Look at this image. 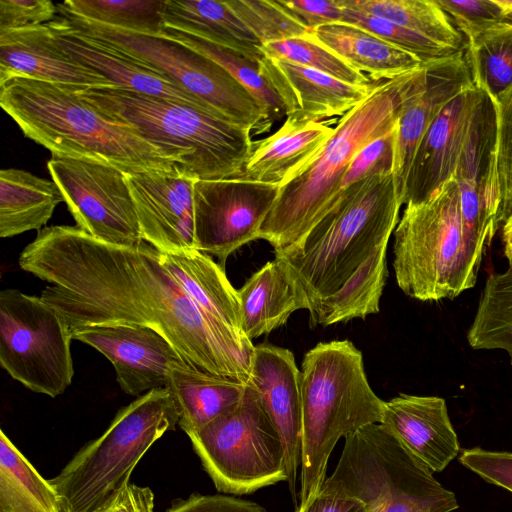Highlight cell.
I'll return each mask as SVG.
<instances>
[{
    "label": "cell",
    "mask_w": 512,
    "mask_h": 512,
    "mask_svg": "<svg viewBox=\"0 0 512 512\" xmlns=\"http://www.w3.org/2000/svg\"><path fill=\"white\" fill-rule=\"evenodd\" d=\"M301 398L298 508L308 505L321 490L329 457L340 438L381 423L385 402L369 385L362 353L349 340L320 342L305 354Z\"/></svg>",
    "instance_id": "cell-5"
},
{
    "label": "cell",
    "mask_w": 512,
    "mask_h": 512,
    "mask_svg": "<svg viewBox=\"0 0 512 512\" xmlns=\"http://www.w3.org/2000/svg\"><path fill=\"white\" fill-rule=\"evenodd\" d=\"M486 247L465 223L452 178L427 200L406 204L394 230L397 284L420 301L454 299L475 286Z\"/></svg>",
    "instance_id": "cell-7"
},
{
    "label": "cell",
    "mask_w": 512,
    "mask_h": 512,
    "mask_svg": "<svg viewBox=\"0 0 512 512\" xmlns=\"http://www.w3.org/2000/svg\"><path fill=\"white\" fill-rule=\"evenodd\" d=\"M265 57L279 58L326 73L334 78L353 85L373 84L363 73L320 43L311 32L265 43L261 46Z\"/></svg>",
    "instance_id": "cell-39"
},
{
    "label": "cell",
    "mask_w": 512,
    "mask_h": 512,
    "mask_svg": "<svg viewBox=\"0 0 512 512\" xmlns=\"http://www.w3.org/2000/svg\"><path fill=\"white\" fill-rule=\"evenodd\" d=\"M474 350H503L512 365V269L491 273L467 331Z\"/></svg>",
    "instance_id": "cell-35"
},
{
    "label": "cell",
    "mask_w": 512,
    "mask_h": 512,
    "mask_svg": "<svg viewBox=\"0 0 512 512\" xmlns=\"http://www.w3.org/2000/svg\"><path fill=\"white\" fill-rule=\"evenodd\" d=\"M64 197L53 182L27 171H0V237L41 230Z\"/></svg>",
    "instance_id": "cell-31"
},
{
    "label": "cell",
    "mask_w": 512,
    "mask_h": 512,
    "mask_svg": "<svg viewBox=\"0 0 512 512\" xmlns=\"http://www.w3.org/2000/svg\"><path fill=\"white\" fill-rule=\"evenodd\" d=\"M296 512H367V509L356 498L321 488L308 505L297 508Z\"/></svg>",
    "instance_id": "cell-49"
},
{
    "label": "cell",
    "mask_w": 512,
    "mask_h": 512,
    "mask_svg": "<svg viewBox=\"0 0 512 512\" xmlns=\"http://www.w3.org/2000/svg\"><path fill=\"white\" fill-rule=\"evenodd\" d=\"M333 130L324 121L287 116L274 134L253 141L250 157L236 179L284 185L311 162Z\"/></svg>",
    "instance_id": "cell-25"
},
{
    "label": "cell",
    "mask_w": 512,
    "mask_h": 512,
    "mask_svg": "<svg viewBox=\"0 0 512 512\" xmlns=\"http://www.w3.org/2000/svg\"><path fill=\"white\" fill-rule=\"evenodd\" d=\"M311 34L355 70L370 80L384 82L424 66L415 55L350 23L320 26Z\"/></svg>",
    "instance_id": "cell-29"
},
{
    "label": "cell",
    "mask_w": 512,
    "mask_h": 512,
    "mask_svg": "<svg viewBox=\"0 0 512 512\" xmlns=\"http://www.w3.org/2000/svg\"><path fill=\"white\" fill-rule=\"evenodd\" d=\"M165 512H267L259 504L224 495L193 493L174 500Z\"/></svg>",
    "instance_id": "cell-48"
},
{
    "label": "cell",
    "mask_w": 512,
    "mask_h": 512,
    "mask_svg": "<svg viewBox=\"0 0 512 512\" xmlns=\"http://www.w3.org/2000/svg\"><path fill=\"white\" fill-rule=\"evenodd\" d=\"M0 512H60L58 495L0 431Z\"/></svg>",
    "instance_id": "cell-34"
},
{
    "label": "cell",
    "mask_w": 512,
    "mask_h": 512,
    "mask_svg": "<svg viewBox=\"0 0 512 512\" xmlns=\"http://www.w3.org/2000/svg\"><path fill=\"white\" fill-rule=\"evenodd\" d=\"M459 461L485 481L512 493V453L475 447L463 450Z\"/></svg>",
    "instance_id": "cell-45"
},
{
    "label": "cell",
    "mask_w": 512,
    "mask_h": 512,
    "mask_svg": "<svg viewBox=\"0 0 512 512\" xmlns=\"http://www.w3.org/2000/svg\"><path fill=\"white\" fill-rule=\"evenodd\" d=\"M238 296L242 330L251 341L284 325L293 312L311 308L305 290L281 257L253 273Z\"/></svg>",
    "instance_id": "cell-26"
},
{
    "label": "cell",
    "mask_w": 512,
    "mask_h": 512,
    "mask_svg": "<svg viewBox=\"0 0 512 512\" xmlns=\"http://www.w3.org/2000/svg\"><path fill=\"white\" fill-rule=\"evenodd\" d=\"M60 15L76 32L155 71L216 115L250 130L252 135L269 130L265 113L251 92L204 54L167 37L131 33Z\"/></svg>",
    "instance_id": "cell-10"
},
{
    "label": "cell",
    "mask_w": 512,
    "mask_h": 512,
    "mask_svg": "<svg viewBox=\"0 0 512 512\" xmlns=\"http://www.w3.org/2000/svg\"><path fill=\"white\" fill-rule=\"evenodd\" d=\"M501 228L504 255L508 261L509 268L512 269V214L504 222Z\"/></svg>",
    "instance_id": "cell-51"
},
{
    "label": "cell",
    "mask_w": 512,
    "mask_h": 512,
    "mask_svg": "<svg viewBox=\"0 0 512 512\" xmlns=\"http://www.w3.org/2000/svg\"><path fill=\"white\" fill-rule=\"evenodd\" d=\"M47 281L40 297L70 332L89 326H142L160 333L189 364L249 383L252 356L225 339L163 265L161 253L102 242L77 226L42 228L19 256Z\"/></svg>",
    "instance_id": "cell-1"
},
{
    "label": "cell",
    "mask_w": 512,
    "mask_h": 512,
    "mask_svg": "<svg viewBox=\"0 0 512 512\" xmlns=\"http://www.w3.org/2000/svg\"><path fill=\"white\" fill-rule=\"evenodd\" d=\"M425 88L402 108L395 132L393 177L400 203L410 166L428 128L458 94L473 86L464 52L425 64Z\"/></svg>",
    "instance_id": "cell-21"
},
{
    "label": "cell",
    "mask_w": 512,
    "mask_h": 512,
    "mask_svg": "<svg viewBox=\"0 0 512 512\" xmlns=\"http://www.w3.org/2000/svg\"><path fill=\"white\" fill-rule=\"evenodd\" d=\"M263 76L281 99L286 117L323 121L363 101L376 84L353 85L290 61L263 57Z\"/></svg>",
    "instance_id": "cell-22"
},
{
    "label": "cell",
    "mask_w": 512,
    "mask_h": 512,
    "mask_svg": "<svg viewBox=\"0 0 512 512\" xmlns=\"http://www.w3.org/2000/svg\"><path fill=\"white\" fill-rule=\"evenodd\" d=\"M71 334L112 363L120 388L131 396L166 387L171 369L185 361L164 336L149 327L89 326Z\"/></svg>",
    "instance_id": "cell-17"
},
{
    "label": "cell",
    "mask_w": 512,
    "mask_h": 512,
    "mask_svg": "<svg viewBox=\"0 0 512 512\" xmlns=\"http://www.w3.org/2000/svg\"><path fill=\"white\" fill-rule=\"evenodd\" d=\"M251 385L279 433L285 451L288 484L295 486L302 459L301 370L287 348L263 343L254 346Z\"/></svg>",
    "instance_id": "cell-18"
},
{
    "label": "cell",
    "mask_w": 512,
    "mask_h": 512,
    "mask_svg": "<svg viewBox=\"0 0 512 512\" xmlns=\"http://www.w3.org/2000/svg\"><path fill=\"white\" fill-rule=\"evenodd\" d=\"M425 85L423 66L377 83L363 101L340 117L311 162L280 186L259 239L268 241L275 254L298 245L336 202L354 156L369 142L393 130L402 108Z\"/></svg>",
    "instance_id": "cell-2"
},
{
    "label": "cell",
    "mask_w": 512,
    "mask_h": 512,
    "mask_svg": "<svg viewBox=\"0 0 512 512\" xmlns=\"http://www.w3.org/2000/svg\"><path fill=\"white\" fill-rule=\"evenodd\" d=\"M507 22L512 23V0H495Z\"/></svg>",
    "instance_id": "cell-52"
},
{
    "label": "cell",
    "mask_w": 512,
    "mask_h": 512,
    "mask_svg": "<svg viewBox=\"0 0 512 512\" xmlns=\"http://www.w3.org/2000/svg\"><path fill=\"white\" fill-rule=\"evenodd\" d=\"M143 240L161 253L194 249L193 188L197 179L181 172L126 173Z\"/></svg>",
    "instance_id": "cell-16"
},
{
    "label": "cell",
    "mask_w": 512,
    "mask_h": 512,
    "mask_svg": "<svg viewBox=\"0 0 512 512\" xmlns=\"http://www.w3.org/2000/svg\"><path fill=\"white\" fill-rule=\"evenodd\" d=\"M58 12L50 0H0V32L47 24Z\"/></svg>",
    "instance_id": "cell-46"
},
{
    "label": "cell",
    "mask_w": 512,
    "mask_h": 512,
    "mask_svg": "<svg viewBox=\"0 0 512 512\" xmlns=\"http://www.w3.org/2000/svg\"><path fill=\"white\" fill-rule=\"evenodd\" d=\"M468 41L507 22L495 0H436Z\"/></svg>",
    "instance_id": "cell-43"
},
{
    "label": "cell",
    "mask_w": 512,
    "mask_h": 512,
    "mask_svg": "<svg viewBox=\"0 0 512 512\" xmlns=\"http://www.w3.org/2000/svg\"><path fill=\"white\" fill-rule=\"evenodd\" d=\"M261 44L301 36L310 31L283 10L277 1H226Z\"/></svg>",
    "instance_id": "cell-41"
},
{
    "label": "cell",
    "mask_w": 512,
    "mask_h": 512,
    "mask_svg": "<svg viewBox=\"0 0 512 512\" xmlns=\"http://www.w3.org/2000/svg\"><path fill=\"white\" fill-rule=\"evenodd\" d=\"M280 7L312 31L320 26L341 22L340 0H276Z\"/></svg>",
    "instance_id": "cell-47"
},
{
    "label": "cell",
    "mask_w": 512,
    "mask_h": 512,
    "mask_svg": "<svg viewBox=\"0 0 512 512\" xmlns=\"http://www.w3.org/2000/svg\"><path fill=\"white\" fill-rule=\"evenodd\" d=\"M389 239L382 241L335 293L320 299L309 310L311 326H329L355 318L364 319L380 310V299L388 277L386 252Z\"/></svg>",
    "instance_id": "cell-32"
},
{
    "label": "cell",
    "mask_w": 512,
    "mask_h": 512,
    "mask_svg": "<svg viewBox=\"0 0 512 512\" xmlns=\"http://www.w3.org/2000/svg\"><path fill=\"white\" fill-rule=\"evenodd\" d=\"M13 76L75 90L117 87L72 58L48 24L0 32V83Z\"/></svg>",
    "instance_id": "cell-20"
},
{
    "label": "cell",
    "mask_w": 512,
    "mask_h": 512,
    "mask_svg": "<svg viewBox=\"0 0 512 512\" xmlns=\"http://www.w3.org/2000/svg\"><path fill=\"white\" fill-rule=\"evenodd\" d=\"M401 206L393 172L371 174L344 189L298 245L275 257L289 264L312 307L338 291L390 238Z\"/></svg>",
    "instance_id": "cell-6"
},
{
    "label": "cell",
    "mask_w": 512,
    "mask_h": 512,
    "mask_svg": "<svg viewBox=\"0 0 512 512\" xmlns=\"http://www.w3.org/2000/svg\"><path fill=\"white\" fill-rule=\"evenodd\" d=\"M72 334L62 316L39 296L0 292V364L29 390L55 398L74 376Z\"/></svg>",
    "instance_id": "cell-12"
},
{
    "label": "cell",
    "mask_w": 512,
    "mask_h": 512,
    "mask_svg": "<svg viewBox=\"0 0 512 512\" xmlns=\"http://www.w3.org/2000/svg\"><path fill=\"white\" fill-rule=\"evenodd\" d=\"M47 168L77 227L117 246L144 241L125 172L96 161L55 157Z\"/></svg>",
    "instance_id": "cell-13"
},
{
    "label": "cell",
    "mask_w": 512,
    "mask_h": 512,
    "mask_svg": "<svg viewBox=\"0 0 512 512\" xmlns=\"http://www.w3.org/2000/svg\"><path fill=\"white\" fill-rule=\"evenodd\" d=\"M341 22L350 23L369 31L386 42L415 55L424 65L454 55L446 47L423 35L358 10L343 7Z\"/></svg>",
    "instance_id": "cell-40"
},
{
    "label": "cell",
    "mask_w": 512,
    "mask_h": 512,
    "mask_svg": "<svg viewBox=\"0 0 512 512\" xmlns=\"http://www.w3.org/2000/svg\"><path fill=\"white\" fill-rule=\"evenodd\" d=\"M345 8L358 10L398 24L446 47L464 52L467 40L436 0H340Z\"/></svg>",
    "instance_id": "cell-33"
},
{
    "label": "cell",
    "mask_w": 512,
    "mask_h": 512,
    "mask_svg": "<svg viewBox=\"0 0 512 512\" xmlns=\"http://www.w3.org/2000/svg\"><path fill=\"white\" fill-rule=\"evenodd\" d=\"M381 424L432 473L458 456V437L441 397L399 394L384 402Z\"/></svg>",
    "instance_id": "cell-23"
},
{
    "label": "cell",
    "mask_w": 512,
    "mask_h": 512,
    "mask_svg": "<svg viewBox=\"0 0 512 512\" xmlns=\"http://www.w3.org/2000/svg\"><path fill=\"white\" fill-rule=\"evenodd\" d=\"M161 36L176 40L204 54L227 70L259 102L269 130L275 121L286 116L281 99L261 72V59L251 58L233 49L165 26Z\"/></svg>",
    "instance_id": "cell-36"
},
{
    "label": "cell",
    "mask_w": 512,
    "mask_h": 512,
    "mask_svg": "<svg viewBox=\"0 0 512 512\" xmlns=\"http://www.w3.org/2000/svg\"><path fill=\"white\" fill-rule=\"evenodd\" d=\"M166 0H68L57 3L70 15L131 33L161 36Z\"/></svg>",
    "instance_id": "cell-37"
},
{
    "label": "cell",
    "mask_w": 512,
    "mask_h": 512,
    "mask_svg": "<svg viewBox=\"0 0 512 512\" xmlns=\"http://www.w3.org/2000/svg\"><path fill=\"white\" fill-rule=\"evenodd\" d=\"M468 228L489 246L500 222V187L496 159V113L483 92L460 155L454 177Z\"/></svg>",
    "instance_id": "cell-15"
},
{
    "label": "cell",
    "mask_w": 512,
    "mask_h": 512,
    "mask_svg": "<svg viewBox=\"0 0 512 512\" xmlns=\"http://www.w3.org/2000/svg\"><path fill=\"white\" fill-rule=\"evenodd\" d=\"M164 26L262 59L261 42L226 1L166 0Z\"/></svg>",
    "instance_id": "cell-30"
},
{
    "label": "cell",
    "mask_w": 512,
    "mask_h": 512,
    "mask_svg": "<svg viewBox=\"0 0 512 512\" xmlns=\"http://www.w3.org/2000/svg\"><path fill=\"white\" fill-rule=\"evenodd\" d=\"M104 512H154V493L129 483Z\"/></svg>",
    "instance_id": "cell-50"
},
{
    "label": "cell",
    "mask_w": 512,
    "mask_h": 512,
    "mask_svg": "<svg viewBox=\"0 0 512 512\" xmlns=\"http://www.w3.org/2000/svg\"><path fill=\"white\" fill-rule=\"evenodd\" d=\"M396 127L365 145L352 159L341 191L371 174L393 172Z\"/></svg>",
    "instance_id": "cell-44"
},
{
    "label": "cell",
    "mask_w": 512,
    "mask_h": 512,
    "mask_svg": "<svg viewBox=\"0 0 512 512\" xmlns=\"http://www.w3.org/2000/svg\"><path fill=\"white\" fill-rule=\"evenodd\" d=\"M322 488L360 500L367 512H452L455 494L381 424L345 438L336 468Z\"/></svg>",
    "instance_id": "cell-9"
},
{
    "label": "cell",
    "mask_w": 512,
    "mask_h": 512,
    "mask_svg": "<svg viewBox=\"0 0 512 512\" xmlns=\"http://www.w3.org/2000/svg\"><path fill=\"white\" fill-rule=\"evenodd\" d=\"M47 24L53 30L59 44L72 58L96 70L118 88L189 103L212 112L194 96L155 71L76 32L63 16H57Z\"/></svg>",
    "instance_id": "cell-27"
},
{
    "label": "cell",
    "mask_w": 512,
    "mask_h": 512,
    "mask_svg": "<svg viewBox=\"0 0 512 512\" xmlns=\"http://www.w3.org/2000/svg\"><path fill=\"white\" fill-rule=\"evenodd\" d=\"M279 188L240 179L197 180L193 188L194 249L215 256L225 269L233 252L259 239Z\"/></svg>",
    "instance_id": "cell-14"
},
{
    "label": "cell",
    "mask_w": 512,
    "mask_h": 512,
    "mask_svg": "<svg viewBox=\"0 0 512 512\" xmlns=\"http://www.w3.org/2000/svg\"><path fill=\"white\" fill-rule=\"evenodd\" d=\"M109 119L130 127L176 159L197 180L238 178L252 151V133L195 105L111 87L75 90Z\"/></svg>",
    "instance_id": "cell-4"
},
{
    "label": "cell",
    "mask_w": 512,
    "mask_h": 512,
    "mask_svg": "<svg viewBox=\"0 0 512 512\" xmlns=\"http://www.w3.org/2000/svg\"><path fill=\"white\" fill-rule=\"evenodd\" d=\"M0 105L52 157L96 161L125 173L179 169L174 157L106 117L75 89L13 76L0 83Z\"/></svg>",
    "instance_id": "cell-3"
},
{
    "label": "cell",
    "mask_w": 512,
    "mask_h": 512,
    "mask_svg": "<svg viewBox=\"0 0 512 512\" xmlns=\"http://www.w3.org/2000/svg\"><path fill=\"white\" fill-rule=\"evenodd\" d=\"M483 91L474 85L453 98L422 138L406 180L403 204L430 198L454 177L475 109Z\"/></svg>",
    "instance_id": "cell-19"
},
{
    "label": "cell",
    "mask_w": 512,
    "mask_h": 512,
    "mask_svg": "<svg viewBox=\"0 0 512 512\" xmlns=\"http://www.w3.org/2000/svg\"><path fill=\"white\" fill-rule=\"evenodd\" d=\"M464 57L474 86L495 102L512 84V23H501L468 41Z\"/></svg>",
    "instance_id": "cell-38"
},
{
    "label": "cell",
    "mask_w": 512,
    "mask_h": 512,
    "mask_svg": "<svg viewBox=\"0 0 512 512\" xmlns=\"http://www.w3.org/2000/svg\"><path fill=\"white\" fill-rule=\"evenodd\" d=\"M496 113V159L500 187V222L512 214V84L493 102Z\"/></svg>",
    "instance_id": "cell-42"
},
{
    "label": "cell",
    "mask_w": 512,
    "mask_h": 512,
    "mask_svg": "<svg viewBox=\"0 0 512 512\" xmlns=\"http://www.w3.org/2000/svg\"><path fill=\"white\" fill-rule=\"evenodd\" d=\"M161 261L212 326L252 356L254 345L242 330L238 290L228 280L225 269L196 249L161 253Z\"/></svg>",
    "instance_id": "cell-24"
},
{
    "label": "cell",
    "mask_w": 512,
    "mask_h": 512,
    "mask_svg": "<svg viewBox=\"0 0 512 512\" xmlns=\"http://www.w3.org/2000/svg\"><path fill=\"white\" fill-rule=\"evenodd\" d=\"M179 422L171 391L151 390L121 408L108 428L49 479L60 512H104L147 450Z\"/></svg>",
    "instance_id": "cell-8"
},
{
    "label": "cell",
    "mask_w": 512,
    "mask_h": 512,
    "mask_svg": "<svg viewBox=\"0 0 512 512\" xmlns=\"http://www.w3.org/2000/svg\"><path fill=\"white\" fill-rule=\"evenodd\" d=\"M249 383L181 361L171 369L166 388L179 411L178 425L189 435L232 410Z\"/></svg>",
    "instance_id": "cell-28"
},
{
    "label": "cell",
    "mask_w": 512,
    "mask_h": 512,
    "mask_svg": "<svg viewBox=\"0 0 512 512\" xmlns=\"http://www.w3.org/2000/svg\"><path fill=\"white\" fill-rule=\"evenodd\" d=\"M188 437L219 492L251 494L288 481L281 437L251 383L232 410Z\"/></svg>",
    "instance_id": "cell-11"
}]
</instances>
